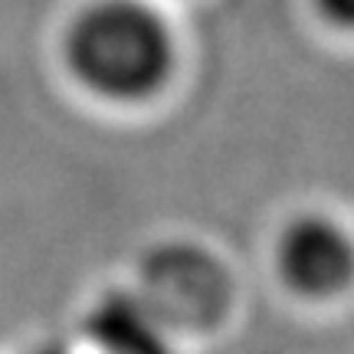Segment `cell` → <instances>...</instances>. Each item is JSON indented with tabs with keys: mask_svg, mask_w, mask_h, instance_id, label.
I'll return each instance as SVG.
<instances>
[{
	"mask_svg": "<svg viewBox=\"0 0 354 354\" xmlns=\"http://www.w3.org/2000/svg\"><path fill=\"white\" fill-rule=\"evenodd\" d=\"M315 3L325 20L344 26V30H354V0H315Z\"/></svg>",
	"mask_w": 354,
	"mask_h": 354,
	"instance_id": "cell-5",
	"label": "cell"
},
{
	"mask_svg": "<svg viewBox=\"0 0 354 354\" xmlns=\"http://www.w3.org/2000/svg\"><path fill=\"white\" fill-rule=\"evenodd\" d=\"M279 269L302 295H335L354 276V246L331 220L302 216L282 233Z\"/></svg>",
	"mask_w": 354,
	"mask_h": 354,
	"instance_id": "cell-3",
	"label": "cell"
},
{
	"mask_svg": "<svg viewBox=\"0 0 354 354\" xmlns=\"http://www.w3.org/2000/svg\"><path fill=\"white\" fill-rule=\"evenodd\" d=\"M88 335L105 354H167L165 322L145 295L112 292L88 315Z\"/></svg>",
	"mask_w": 354,
	"mask_h": 354,
	"instance_id": "cell-4",
	"label": "cell"
},
{
	"mask_svg": "<svg viewBox=\"0 0 354 354\" xmlns=\"http://www.w3.org/2000/svg\"><path fill=\"white\" fill-rule=\"evenodd\" d=\"M145 302L161 322L203 325L227 302V279L220 266L190 246H167L145 263Z\"/></svg>",
	"mask_w": 354,
	"mask_h": 354,
	"instance_id": "cell-2",
	"label": "cell"
},
{
	"mask_svg": "<svg viewBox=\"0 0 354 354\" xmlns=\"http://www.w3.org/2000/svg\"><path fill=\"white\" fill-rule=\"evenodd\" d=\"M43 354H50V351H43Z\"/></svg>",
	"mask_w": 354,
	"mask_h": 354,
	"instance_id": "cell-6",
	"label": "cell"
},
{
	"mask_svg": "<svg viewBox=\"0 0 354 354\" xmlns=\"http://www.w3.org/2000/svg\"><path fill=\"white\" fill-rule=\"evenodd\" d=\"M69 66L92 92L135 102L171 73L174 43L165 20L138 0H99L69 30Z\"/></svg>",
	"mask_w": 354,
	"mask_h": 354,
	"instance_id": "cell-1",
	"label": "cell"
}]
</instances>
